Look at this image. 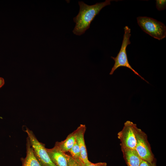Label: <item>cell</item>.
<instances>
[{
    "instance_id": "1",
    "label": "cell",
    "mask_w": 166,
    "mask_h": 166,
    "mask_svg": "<svg viewBox=\"0 0 166 166\" xmlns=\"http://www.w3.org/2000/svg\"><path fill=\"white\" fill-rule=\"evenodd\" d=\"M111 1L106 0L92 5H88L82 1H79V11L78 14L73 18L76 23L73 31V33L78 36L84 34L89 28L91 22L96 16L103 8L110 5Z\"/></svg>"
},
{
    "instance_id": "2",
    "label": "cell",
    "mask_w": 166,
    "mask_h": 166,
    "mask_svg": "<svg viewBox=\"0 0 166 166\" xmlns=\"http://www.w3.org/2000/svg\"><path fill=\"white\" fill-rule=\"evenodd\" d=\"M124 34L120 51L116 57H111V58L115 61V63L109 74H113L114 71L119 67H125L130 69L134 74L149 83L148 81L141 76L131 67L128 61L126 53V48L127 46L131 44L129 39L131 35V29L127 26H125L124 28Z\"/></svg>"
},
{
    "instance_id": "3",
    "label": "cell",
    "mask_w": 166,
    "mask_h": 166,
    "mask_svg": "<svg viewBox=\"0 0 166 166\" xmlns=\"http://www.w3.org/2000/svg\"><path fill=\"white\" fill-rule=\"evenodd\" d=\"M137 20L143 31L150 36L159 40L165 38L166 27L163 23L147 17H138Z\"/></svg>"
},
{
    "instance_id": "4",
    "label": "cell",
    "mask_w": 166,
    "mask_h": 166,
    "mask_svg": "<svg viewBox=\"0 0 166 166\" xmlns=\"http://www.w3.org/2000/svg\"><path fill=\"white\" fill-rule=\"evenodd\" d=\"M27 133L33 153L42 166H55L51 160L46 150L45 144L39 142L33 132L26 127Z\"/></svg>"
},
{
    "instance_id": "5",
    "label": "cell",
    "mask_w": 166,
    "mask_h": 166,
    "mask_svg": "<svg viewBox=\"0 0 166 166\" xmlns=\"http://www.w3.org/2000/svg\"><path fill=\"white\" fill-rule=\"evenodd\" d=\"M136 136V143L135 150L141 159L149 163L154 162V156L151 150L146 134L137 127Z\"/></svg>"
},
{
    "instance_id": "6",
    "label": "cell",
    "mask_w": 166,
    "mask_h": 166,
    "mask_svg": "<svg viewBox=\"0 0 166 166\" xmlns=\"http://www.w3.org/2000/svg\"><path fill=\"white\" fill-rule=\"evenodd\" d=\"M135 124L129 121H126L121 131L117 134L120 140L121 148L135 150L136 143Z\"/></svg>"
},
{
    "instance_id": "7",
    "label": "cell",
    "mask_w": 166,
    "mask_h": 166,
    "mask_svg": "<svg viewBox=\"0 0 166 166\" xmlns=\"http://www.w3.org/2000/svg\"><path fill=\"white\" fill-rule=\"evenodd\" d=\"M86 126L81 124L74 131L76 141L79 148L81 155V161L84 164L89 162L88 159L87 149L84 139V134L86 131Z\"/></svg>"
},
{
    "instance_id": "8",
    "label": "cell",
    "mask_w": 166,
    "mask_h": 166,
    "mask_svg": "<svg viewBox=\"0 0 166 166\" xmlns=\"http://www.w3.org/2000/svg\"><path fill=\"white\" fill-rule=\"evenodd\" d=\"M50 158L55 166H68L66 153L60 148L57 142L51 148H46Z\"/></svg>"
},
{
    "instance_id": "9",
    "label": "cell",
    "mask_w": 166,
    "mask_h": 166,
    "mask_svg": "<svg viewBox=\"0 0 166 166\" xmlns=\"http://www.w3.org/2000/svg\"><path fill=\"white\" fill-rule=\"evenodd\" d=\"M127 166H140L142 159L135 150L121 148Z\"/></svg>"
},
{
    "instance_id": "10",
    "label": "cell",
    "mask_w": 166,
    "mask_h": 166,
    "mask_svg": "<svg viewBox=\"0 0 166 166\" xmlns=\"http://www.w3.org/2000/svg\"><path fill=\"white\" fill-rule=\"evenodd\" d=\"M26 156L24 158H21V166H42L34 154L28 137L26 138Z\"/></svg>"
},
{
    "instance_id": "11",
    "label": "cell",
    "mask_w": 166,
    "mask_h": 166,
    "mask_svg": "<svg viewBox=\"0 0 166 166\" xmlns=\"http://www.w3.org/2000/svg\"><path fill=\"white\" fill-rule=\"evenodd\" d=\"M76 141L74 131L69 134L66 138L61 142H57L61 150L64 152H69Z\"/></svg>"
},
{
    "instance_id": "12",
    "label": "cell",
    "mask_w": 166,
    "mask_h": 166,
    "mask_svg": "<svg viewBox=\"0 0 166 166\" xmlns=\"http://www.w3.org/2000/svg\"><path fill=\"white\" fill-rule=\"evenodd\" d=\"M69 152L71 154V156L75 160H81L80 150L76 141L73 146L69 150Z\"/></svg>"
},
{
    "instance_id": "13",
    "label": "cell",
    "mask_w": 166,
    "mask_h": 166,
    "mask_svg": "<svg viewBox=\"0 0 166 166\" xmlns=\"http://www.w3.org/2000/svg\"><path fill=\"white\" fill-rule=\"evenodd\" d=\"M68 166H82L77 161L73 158L71 156L66 154Z\"/></svg>"
},
{
    "instance_id": "14",
    "label": "cell",
    "mask_w": 166,
    "mask_h": 166,
    "mask_svg": "<svg viewBox=\"0 0 166 166\" xmlns=\"http://www.w3.org/2000/svg\"><path fill=\"white\" fill-rule=\"evenodd\" d=\"M156 7L159 11L165 10L166 7V1L165 0H156Z\"/></svg>"
},
{
    "instance_id": "15",
    "label": "cell",
    "mask_w": 166,
    "mask_h": 166,
    "mask_svg": "<svg viewBox=\"0 0 166 166\" xmlns=\"http://www.w3.org/2000/svg\"><path fill=\"white\" fill-rule=\"evenodd\" d=\"M79 162L82 166H107V164L105 162H98L96 163H93L89 161L86 164L83 163L80 160H76Z\"/></svg>"
},
{
    "instance_id": "16",
    "label": "cell",
    "mask_w": 166,
    "mask_h": 166,
    "mask_svg": "<svg viewBox=\"0 0 166 166\" xmlns=\"http://www.w3.org/2000/svg\"><path fill=\"white\" fill-rule=\"evenodd\" d=\"M140 166H156L154 162L149 163L146 161L142 160Z\"/></svg>"
},
{
    "instance_id": "17",
    "label": "cell",
    "mask_w": 166,
    "mask_h": 166,
    "mask_svg": "<svg viewBox=\"0 0 166 166\" xmlns=\"http://www.w3.org/2000/svg\"><path fill=\"white\" fill-rule=\"evenodd\" d=\"M5 83L4 80L2 77H0V88L4 85Z\"/></svg>"
}]
</instances>
